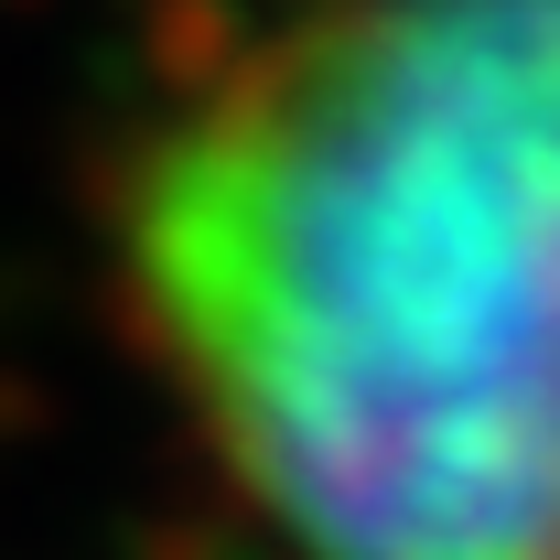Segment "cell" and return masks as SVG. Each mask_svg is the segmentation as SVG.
<instances>
[{
	"instance_id": "obj_1",
	"label": "cell",
	"mask_w": 560,
	"mask_h": 560,
	"mask_svg": "<svg viewBox=\"0 0 560 560\" xmlns=\"http://www.w3.org/2000/svg\"><path fill=\"white\" fill-rule=\"evenodd\" d=\"M140 248L324 560H560V0H388L248 66Z\"/></svg>"
},
{
	"instance_id": "obj_2",
	"label": "cell",
	"mask_w": 560,
	"mask_h": 560,
	"mask_svg": "<svg viewBox=\"0 0 560 560\" xmlns=\"http://www.w3.org/2000/svg\"><path fill=\"white\" fill-rule=\"evenodd\" d=\"M248 33H237V0H162V22H151V55L173 86H195V97H226L248 55H237Z\"/></svg>"
},
{
	"instance_id": "obj_3",
	"label": "cell",
	"mask_w": 560,
	"mask_h": 560,
	"mask_svg": "<svg viewBox=\"0 0 560 560\" xmlns=\"http://www.w3.org/2000/svg\"><path fill=\"white\" fill-rule=\"evenodd\" d=\"M130 560H248V539H237V517H151Z\"/></svg>"
}]
</instances>
